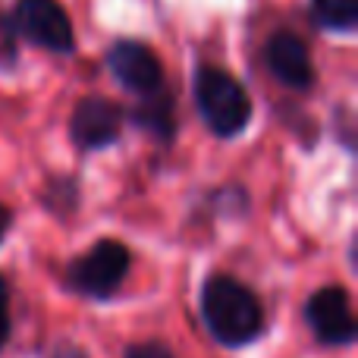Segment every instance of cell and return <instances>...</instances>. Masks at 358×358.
<instances>
[{"instance_id": "1", "label": "cell", "mask_w": 358, "mask_h": 358, "mask_svg": "<svg viewBox=\"0 0 358 358\" xmlns=\"http://www.w3.org/2000/svg\"><path fill=\"white\" fill-rule=\"evenodd\" d=\"M198 315L208 336L223 349H245L267 330L261 296L233 273H210L198 292Z\"/></svg>"}, {"instance_id": "2", "label": "cell", "mask_w": 358, "mask_h": 358, "mask_svg": "<svg viewBox=\"0 0 358 358\" xmlns=\"http://www.w3.org/2000/svg\"><path fill=\"white\" fill-rule=\"evenodd\" d=\"M192 98H195V110L201 123L208 126V132L223 138V142L245 136L255 120V104L248 88L233 73L214 66V63H198L195 66Z\"/></svg>"}, {"instance_id": "3", "label": "cell", "mask_w": 358, "mask_h": 358, "mask_svg": "<svg viewBox=\"0 0 358 358\" xmlns=\"http://www.w3.org/2000/svg\"><path fill=\"white\" fill-rule=\"evenodd\" d=\"M132 273V248L117 236H98L92 248L66 261L60 283L85 302H110Z\"/></svg>"}, {"instance_id": "4", "label": "cell", "mask_w": 358, "mask_h": 358, "mask_svg": "<svg viewBox=\"0 0 358 358\" xmlns=\"http://www.w3.org/2000/svg\"><path fill=\"white\" fill-rule=\"evenodd\" d=\"M10 19L19 31V41L57 57L76 54V29L60 0H16Z\"/></svg>"}, {"instance_id": "5", "label": "cell", "mask_w": 358, "mask_h": 358, "mask_svg": "<svg viewBox=\"0 0 358 358\" xmlns=\"http://www.w3.org/2000/svg\"><path fill=\"white\" fill-rule=\"evenodd\" d=\"M302 321L311 336L327 349H349L358 340L352 296L340 283H327L311 292L302 305Z\"/></svg>"}, {"instance_id": "6", "label": "cell", "mask_w": 358, "mask_h": 358, "mask_svg": "<svg viewBox=\"0 0 358 358\" xmlns=\"http://www.w3.org/2000/svg\"><path fill=\"white\" fill-rule=\"evenodd\" d=\"M126 107L107 94H85L69 113V142L82 157L101 155L123 138Z\"/></svg>"}, {"instance_id": "7", "label": "cell", "mask_w": 358, "mask_h": 358, "mask_svg": "<svg viewBox=\"0 0 358 358\" xmlns=\"http://www.w3.org/2000/svg\"><path fill=\"white\" fill-rule=\"evenodd\" d=\"M104 63L107 73L113 76V82L132 98H142V94H151L167 85L161 57L155 54V48H148L138 38H117L107 48Z\"/></svg>"}, {"instance_id": "8", "label": "cell", "mask_w": 358, "mask_h": 358, "mask_svg": "<svg viewBox=\"0 0 358 358\" xmlns=\"http://www.w3.org/2000/svg\"><path fill=\"white\" fill-rule=\"evenodd\" d=\"M264 66L273 82L296 94H308L317 85V69L305 38L292 29H277L264 41Z\"/></svg>"}, {"instance_id": "9", "label": "cell", "mask_w": 358, "mask_h": 358, "mask_svg": "<svg viewBox=\"0 0 358 358\" xmlns=\"http://www.w3.org/2000/svg\"><path fill=\"white\" fill-rule=\"evenodd\" d=\"M126 123L136 126L138 132L151 138L161 148H173L179 136V117H176V94L170 85L157 88L151 94L132 101V107H126Z\"/></svg>"}, {"instance_id": "10", "label": "cell", "mask_w": 358, "mask_h": 358, "mask_svg": "<svg viewBox=\"0 0 358 358\" xmlns=\"http://www.w3.org/2000/svg\"><path fill=\"white\" fill-rule=\"evenodd\" d=\"M41 208L54 220H73L82 208V179L76 173H50L41 185Z\"/></svg>"}, {"instance_id": "11", "label": "cell", "mask_w": 358, "mask_h": 358, "mask_svg": "<svg viewBox=\"0 0 358 358\" xmlns=\"http://www.w3.org/2000/svg\"><path fill=\"white\" fill-rule=\"evenodd\" d=\"M311 19L321 31L352 35L358 29V0H311Z\"/></svg>"}, {"instance_id": "12", "label": "cell", "mask_w": 358, "mask_h": 358, "mask_svg": "<svg viewBox=\"0 0 358 358\" xmlns=\"http://www.w3.org/2000/svg\"><path fill=\"white\" fill-rule=\"evenodd\" d=\"M19 31L13 25L10 13H0V73H10L19 63Z\"/></svg>"}, {"instance_id": "13", "label": "cell", "mask_w": 358, "mask_h": 358, "mask_svg": "<svg viewBox=\"0 0 358 358\" xmlns=\"http://www.w3.org/2000/svg\"><path fill=\"white\" fill-rule=\"evenodd\" d=\"M10 336H13V289L10 280L0 273V355L10 346Z\"/></svg>"}, {"instance_id": "14", "label": "cell", "mask_w": 358, "mask_h": 358, "mask_svg": "<svg viewBox=\"0 0 358 358\" xmlns=\"http://www.w3.org/2000/svg\"><path fill=\"white\" fill-rule=\"evenodd\" d=\"M123 358H176V352L164 340H142V343H129L123 349Z\"/></svg>"}, {"instance_id": "15", "label": "cell", "mask_w": 358, "mask_h": 358, "mask_svg": "<svg viewBox=\"0 0 358 358\" xmlns=\"http://www.w3.org/2000/svg\"><path fill=\"white\" fill-rule=\"evenodd\" d=\"M48 358H92V352H88L85 346H79V343H73V340H60L48 352Z\"/></svg>"}, {"instance_id": "16", "label": "cell", "mask_w": 358, "mask_h": 358, "mask_svg": "<svg viewBox=\"0 0 358 358\" xmlns=\"http://www.w3.org/2000/svg\"><path fill=\"white\" fill-rule=\"evenodd\" d=\"M13 223H16V214H13V208H10V204L0 201V245L6 242V236H10Z\"/></svg>"}]
</instances>
